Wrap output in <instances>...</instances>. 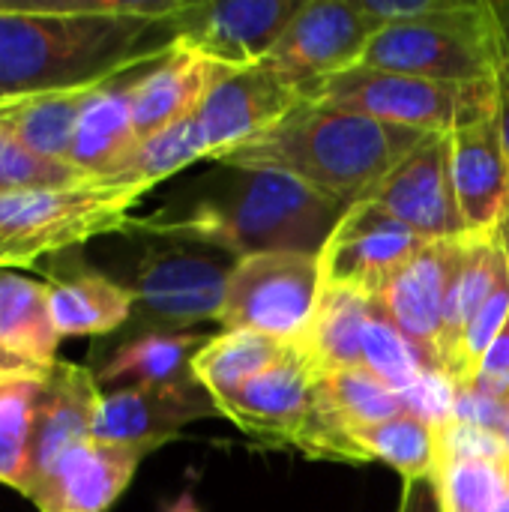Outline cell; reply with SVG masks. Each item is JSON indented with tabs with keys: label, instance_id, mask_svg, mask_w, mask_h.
<instances>
[{
	"label": "cell",
	"instance_id": "f35d334b",
	"mask_svg": "<svg viewBox=\"0 0 509 512\" xmlns=\"http://www.w3.org/2000/svg\"><path fill=\"white\" fill-rule=\"evenodd\" d=\"M492 6V18H495V30H498V42H501V54L509 60V0H495Z\"/></svg>",
	"mask_w": 509,
	"mask_h": 512
},
{
	"label": "cell",
	"instance_id": "e575fe53",
	"mask_svg": "<svg viewBox=\"0 0 509 512\" xmlns=\"http://www.w3.org/2000/svg\"><path fill=\"white\" fill-rule=\"evenodd\" d=\"M453 420L504 435L509 423V402L480 393L471 384H453Z\"/></svg>",
	"mask_w": 509,
	"mask_h": 512
},
{
	"label": "cell",
	"instance_id": "b9f144b4",
	"mask_svg": "<svg viewBox=\"0 0 509 512\" xmlns=\"http://www.w3.org/2000/svg\"><path fill=\"white\" fill-rule=\"evenodd\" d=\"M501 438H504V447H507V459H509V423H507V429H504V435H501Z\"/></svg>",
	"mask_w": 509,
	"mask_h": 512
},
{
	"label": "cell",
	"instance_id": "4dcf8cb0",
	"mask_svg": "<svg viewBox=\"0 0 509 512\" xmlns=\"http://www.w3.org/2000/svg\"><path fill=\"white\" fill-rule=\"evenodd\" d=\"M354 441L369 453L372 462L378 459L396 468L405 477V483L435 474L438 465L435 426H429L414 414H399L393 420L354 429Z\"/></svg>",
	"mask_w": 509,
	"mask_h": 512
},
{
	"label": "cell",
	"instance_id": "277c9868",
	"mask_svg": "<svg viewBox=\"0 0 509 512\" xmlns=\"http://www.w3.org/2000/svg\"><path fill=\"white\" fill-rule=\"evenodd\" d=\"M216 411L243 435L282 450H297L306 459H333L348 465L372 462L354 441V432L330 411L321 393V375L291 348L273 369L243 384Z\"/></svg>",
	"mask_w": 509,
	"mask_h": 512
},
{
	"label": "cell",
	"instance_id": "2e32d148",
	"mask_svg": "<svg viewBox=\"0 0 509 512\" xmlns=\"http://www.w3.org/2000/svg\"><path fill=\"white\" fill-rule=\"evenodd\" d=\"M147 453L96 438L78 441L30 486L36 512H108L129 489Z\"/></svg>",
	"mask_w": 509,
	"mask_h": 512
},
{
	"label": "cell",
	"instance_id": "f1b7e54d",
	"mask_svg": "<svg viewBox=\"0 0 509 512\" xmlns=\"http://www.w3.org/2000/svg\"><path fill=\"white\" fill-rule=\"evenodd\" d=\"M198 159H210V150H207L198 117L189 114L186 120H180V123L138 141V147L120 165V171L114 177H108V180H99V183L150 192L156 183H162L165 177L183 171L186 165H192Z\"/></svg>",
	"mask_w": 509,
	"mask_h": 512
},
{
	"label": "cell",
	"instance_id": "ab89813d",
	"mask_svg": "<svg viewBox=\"0 0 509 512\" xmlns=\"http://www.w3.org/2000/svg\"><path fill=\"white\" fill-rule=\"evenodd\" d=\"M495 240H498V246H501V252H504V258H507V267H509V207H507V213L501 216L498 228H495Z\"/></svg>",
	"mask_w": 509,
	"mask_h": 512
},
{
	"label": "cell",
	"instance_id": "ffe728a7",
	"mask_svg": "<svg viewBox=\"0 0 509 512\" xmlns=\"http://www.w3.org/2000/svg\"><path fill=\"white\" fill-rule=\"evenodd\" d=\"M216 72H219V63L195 54L192 48L180 42H171L165 54L147 63L132 78V87H129L132 126H135L138 141L195 114Z\"/></svg>",
	"mask_w": 509,
	"mask_h": 512
},
{
	"label": "cell",
	"instance_id": "5b68a950",
	"mask_svg": "<svg viewBox=\"0 0 509 512\" xmlns=\"http://www.w3.org/2000/svg\"><path fill=\"white\" fill-rule=\"evenodd\" d=\"M147 192L87 180L63 189L0 195V273L84 246L87 240L132 225V207Z\"/></svg>",
	"mask_w": 509,
	"mask_h": 512
},
{
	"label": "cell",
	"instance_id": "cb8c5ba5",
	"mask_svg": "<svg viewBox=\"0 0 509 512\" xmlns=\"http://www.w3.org/2000/svg\"><path fill=\"white\" fill-rule=\"evenodd\" d=\"M378 309L375 297L348 288L321 285L315 315L294 345L318 375H333L363 366V333Z\"/></svg>",
	"mask_w": 509,
	"mask_h": 512
},
{
	"label": "cell",
	"instance_id": "d6986e66",
	"mask_svg": "<svg viewBox=\"0 0 509 512\" xmlns=\"http://www.w3.org/2000/svg\"><path fill=\"white\" fill-rule=\"evenodd\" d=\"M99 402H102V387L96 381L93 366L69 363V360L54 363V369L42 378L36 396L27 492L57 462L63 450L93 435Z\"/></svg>",
	"mask_w": 509,
	"mask_h": 512
},
{
	"label": "cell",
	"instance_id": "484cf974",
	"mask_svg": "<svg viewBox=\"0 0 509 512\" xmlns=\"http://www.w3.org/2000/svg\"><path fill=\"white\" fill-rule=\"evenodd\" d=\"M201 336L183 330H144L105 357L96 372L99 387H165L192 381V360L201 351Z\"/></svg>",
	"mask_w": 509,
	"mask_h": 512
},
{
	"label": "cell",
	"instance_id": "8d00e7d4",
	"mask_svg": "<svg viewBox=\"0 0 509 512\" xmlns=\"http://www.w3.org/2000/svg\"><path fill=\"white\" fill-rule=\"evenodd\" d=\"M399 512H444L441 510V492H438L435 474L405 483Z\"/></svg>",
	"mask_w": 509,
	"mask_h": 512
},
{
	"label": "cell",
	"instance_id": "1f68e13d",
	"mask_svg": "<svg viewBox=\"0 0 509 512\" xmlns=\"http://www.w3.org/2000/svg\"><path fill=\"white\" fill-rule=\"evenodd\" d=\"M42 378H0V486L27 492L33 411Z\"/></svg>",
	"mask_w": 509,
	"mask_h": 512
},
{
	"label": "cell",
	"instance_id": "4fadbf2b",
	"mask_svg": "<svg viewBox=\"0 0 509 512\" xmlns=\"http://www.w3.org/2000/svg\"><path fill=\"white\" fill-rule=\"evenodd\" d=\"M375 33L378 24L354 0H303L264 63L303 93L321 78L360 66Z\"/></svg>",
	"mask_w": 509,
	"mask_h": 512
},
{
	"label": "cell",
	"instance_id": "7402d4cb",
	"mask_svg": "<svg viewBox=\"0 0 509 512\" xmlns=\"http://www.w3.org/2000/svg\"><path fill=\"white\" fill-rule=\"evenodd\" d=\"M153 60H147V63H153ZM147 63H141V66H135L129 72H123L120 78L96 87L90 93V99L84 102L78 126H75V138H72L69 165L75 171H81L87 180L114 177L120 171V165L138 147V135H135V126H132L129 87H132V78Z\"/></svg>",
	"mask_w": 509,
	"mask_h": 512
},
{
	"label": "cell",
	"instance_id": "5bb4252c",
	"mask_svg": "<svg viewBox=\"0 0 509 512\" xmlns=\"http://www.w3.org/2000/svg\"><path fill=\"white\" fill-rule=\"evenodd\" d=\"M366 198L429 243L468 237L450 177V135H429Z\"/></svg>",
	"mask_w": 509,
	"mask_h": 512
},
{
	"label": "cell",
	"instance_id": "52a82bcc",
	"mask_svg": "<svg viewBox=\"0 0 509 512\" xmlns=\"http://www.w3.org/2000/svg\"><path fill=\"white\" fill-rule=\"evenodd\" d=\"M360 66L432 81H495L504 54L483 0H453L444 12L384 24L369 39Z\"/></svg>",
	"mask_w": 509,
	"mask_h": 512
},
{
	"label": "cell",
	"instance_id": "30bf717a",
	"mask_svg": "<svg viewBox=\"0 0 509 512\" xmlns=\"http://www.w3.org/2000/svg\"><path fill=\"white\" fill-rule=\"evenodd\" d=\"M426 243L381 204L363 198L345 210L318 255L321 282L378 300Z\"/></svg>",
	"mask_w": 509,
	"mask_h": 512
},
{
	"label": "cell",
	"instance_id": "ba28073f",
	"mask_svg": "<svg viewBox=\"0 0 509 512\" xmlns=\"http://www.w3.org/2000/svg\"><path fill=\"white\" fill-rule=\"evenodd\" d=\"M129 228L150 234V243L144 246V255L138 258L135 276L129 282V291L135 294L132 318L150 324V330H177L198 321H219L228 282L240 258L219 246L165 231L150 219H132Z\"/></svg>",
	"mask_w": 509,
	"mask_h": 512
},
{
	"label": "cell",
	"instance_id": "8fae6325",
	"mask_svg": "<svg viewBox=\"0 0 509 512\" xmlns=\"http://www.w3.org/2000/svg\"><path fill=\"white\" fill-rule=\"evenodd\" d=\"M300 102V87L264 60L255 66H219L195 111L210 159L222 162L240 147L258 141Z\"/></svg>",
	"mask_w": 509,
	"mask_h": 512
},
{
	"label": "cell",
	"instance_id": "3957f363",
	"mask_svg": "<svg viewBox=\"0 0 509 512\" xmlns=\"http://www.w3.org/2000/svg\"><path fill=\"white\" fill-rule=\"evenodd\" d=\"M345 204L273 168H231L222 198L195 207L183 219H150L153 225L219 246L234 258L297 252L321 255Z\"/></svg>",
	"mask_w": 509,
	"mask_h": 512
},
{
	"label": "cell",
	"instance_id": "836d02e7",
	"mask_svg": "<svg viewBox=\"0 0 509 512\" xmlns=\"http://www.w3.org/2000/svg\"><path fill=\"white\" fill-rule=\"evenodd\" d=\"M363 366L375 372L387 387H393L399 396L408 393L420 375L429 369L420 351L399 333V327L384 315L381 303L372 312L366 333H363Z\"/></svg>",
	"mask_w": 509,
	"mask_h": 512
},
{
	"label": "cell",
	"instance_id": "83f0119b",
	"mask_svg": "<svg viewBox=\"0 0 509 512\" xmlns=\"http://www.w3.org/2000/svg\"><path fill=\"white\" fill-rule=\"evenodd\" d=\"M294 345L276 342L249 330H225L201 345L192 360V378L210 393L213 402L228 399L243 384L273 369Z\"/></svg>",
	"mask_w": 509,
	"mask_h": 512
},
{
	"label": "cell",
	"instance_id": "f546056e",
	"mask_svg": "<svg viewBox=\"0 0 509 512\" xmlns=\"http://www.w3.org/2000/svg\"><path fill=\"white\" fill-rule=\"evenodd\" d=\"M435 483L444 512H509L507 456H438Z\"/></svg>",
	"mask_w": 509,
	"mask_h": 512
},
{
	"label": "cell",
	"instance_id": "9c48e42d",
	"mask_svg": "<svg viewBox=\"0 0 509 512\" xmlns=\"http://www.w3.org/2000/svg\"><path fill=\"white\" fill-rule=\"evenodd\" d=\"M321 267L315 255L270 252L234 264L222 318L225 330H249L285 345H297L321 297Z\"/></svg>",
	"mask_w": 509,
	"mask_h": 512
},
{
	"label": "cell",
	"instance_id": "d590c367",
	"mask_svg": "<svg viewBox=\"0 0 509 512\" xmlns=\"http://www.w3.org/2000/svg\"><path fill=\"white\" fill-rule=\"evenodd\" d=\"M468 384L477 387L486 396L509 402V321L504 324V330L498 333V339L492 342V348L486 351L477 375Z\"/></svg>",
	"mask_w": 509,
	"mask_h": 512
},
{
	"label": "cell",
	"instance_id": "8992f818",
	"mask_svg": "<svg viewBox=\"0 0 509 512\" xmlns=\"http://www.w3.org/2000/svg\"><path fill=\"white\" fill-rule=\"evenodd\" d=\"M303 102L369 114L429 135H453L456 129L480 123L498 111V78L432 81L354 66L303 87Z\"/></svg>",
	"mask_w": 509,
	"mask_h": 512
},
{
	"label": "cell",
	"instance_id": "6da1fadb",
	"mask_svg": "<svg viewBox=\"0 0 509 512\" xmlns=\"http://www.w3.org/2000/svg\"><path fill=\"white\" fill-rule=\"evenodd\" d=\"M183 0H81V3H0V105L102 87L159 57L171 42L150 45V33Z\"/></svg>",
	"mask_w": 509,
	"mask_h": 512
},
{
	"label": "cell",
	"instance_id": "ac0fdd59",
	"mask_svg": "<svg viewBox=\"0 0 509 512\" xmlns=\"http://www.w3.org/2000/svg\"><path fill=\"white\" fill-rule=\"evenodd\" d=\"M450 177L465 234H495L509 207V162L498 111L450 135Z\"/></svg>",
	"mask_w": 509,
	"mask_h": 512
},
{
	"label": "cell",
	"instance_id": "44dd1931",
	"mask_svg": "<svg viewBox=\"0 0 509 512\" xmlns=\"http://www.w3.org/2000/svg\"><path fill=\"white\" fill-rule=\"evenodd\" d=\"M57 345L48 282L0 273V378H45L57 363Z\"/></svg>",
	"mask_w": 509,
	"mask_h": 512
},
{
	"label": "cell",
	"instance_id": "74e56055",
	"mask_svg": "<svg viewBox=\"0 0 509 512\" xmlns=\"http://www.w3.org/2000/svg\"><path fill=\"white\" fill-rule=\"evenodd\" d=\"M498 123H501V138H504L509 162V60H504L498 72Z\"/></svg>",
	"mask_w": 509,
	"mask_h": 512
},
{
	"label": "cell",
	"instance_id": "e0dca14e",
	"mask_svg": "<svg viewBox=\"0 0 509 512\" xmlns=\"http://www.w3.org/2000/svg\"><path fill=\"white\" fill-rule=\"evenodd\" d=\"M468 237L432 240L378 297L384 315L420 351L429 369H438V339L453 276L462 264Z\"/></svg>",
	"mask_w": 509,
	"mask_h": 512
},
{
	"label": "cell",
	"instance_id": "d6a6232c",
	"mask_svg": "<svg viewBox=\"0 0 509 512\" xmlns=\"http://www.w3.org/2000/svg\"><path fill=\"white\" fill-rule=\"evenodd\" d=\"M321 393H324L330 411L351 432L393 420L399 414H408L405 399L393 387H387L375 372H369L366 366L321 375Z\"/></svg>",
	"mask_w": 509,
	"mask_h": 512
},
{
	"label": "cell",
	"instance_id": "60d3db41",
	"mask_svg": "<svg viewBox=\"0 0 509 512\" xmlns=\"http://www.w3.org/2000/svg\"><path fill=\"white\" fill-rule=\"evenodd\" d=\"M168 512H198V504H195L192 495H180V498L168 507Z\"/></svg>",
	"mask_w": 509,
	"mask_h": 512
},
{
	"label": "cell",
	"instance_id": "4316f807",
	"mask_svg": "<svg viewBox=\"0 0 509 512\" xmlns=\"http://www.w3.org/2000/svg\"><path fill=\"white\" fill-rule=\"evenodd\" d=\"M93 90L96 87L60 90V93H42V96L3 102L0 126L30 153L51 159V162H69L75 126Z\"/></svg>",
	"mask_w": 509,
	"mask_h": 512
},
{
	"label": "cell",
	"instance_id": "7a4b0ae2",
	"mask_svg": "<svg viewBox=\"0 0 509 512\" xmlns=\"http://www.w3.org/2000/svg\"><path fill=\"white\" fill-rule=\"evenodd\" d=\"M429 132L393 126L369 114L300 102L267 135L240 147L222 165L273 168L342 201H363Z\"/></svg>",
	"mask_w": 509,
	"mask_h": 512
},
{
	"label": "cell",
	"instance_id": "7c38bea8",
	"mask_svg": "<svg viewBox=\"0 0 509 512\" xmlns=\"http://www.w3.org/2000/svg\"><path fill=\"white\" fill-rule=\"evenodd\" d=\"M303 0H210L183 6L165 21L174 42L219 66L261 63Z\"/></svg>",
	"mask_w": 509,
	"mask_h": 512
},
{
	"label": "cell",
	"instance_id": "9a60e30c",
	"mask_svg": "<svg viewBox=\"0 0 509 512\" xmlns=\"http://www.w3.org/2000/svg\"><path fill=\"white\" fill-rule=\"evenodd\" d=\"M216 414V402L195 378L165 387H117L102 393L90 438L135 447L150 456L177 438L183 426Z\"/></svg>",
	"mask_w": 509,
	"mask_h": 512
},
{
	"label": "cell",
	"instance_id": "603a6c76",
	"mask_svg": "<svg viewBox=\"0 0 509 512\" xmlns=\"http://www.w3.org/2000/svg\"><path fill=\"white\" fill-rule=\"evenodd\" d=\"M48 306L60 339L108 336L135 315V294L96 270H72L48 279Z\"/></svg>",
	"mask_w": 509,
	"mask_h": 512
},
{
	"label": "cell",
	"instance_id": "d4e9b609",
	"mask_svg": "<svg viewBox=\"0 0 509 512\" xmlns=\"http://www.w3.org/2000/svg\"><path fill=\"white\" fill-rule=\"evenodd\" d=\"M504 264V252L495 240V234L486 237H468L462 264L453 276L450 294H447V309H444V324H441V339H438V372H444L450 381L459 375V357L465 336L480 315L483 303L489 300L498 270Z\"/></svg>",
	"mask_w": 509,
	"mask_h": 512
}]
</instances>
